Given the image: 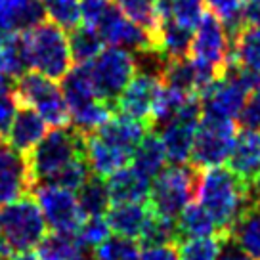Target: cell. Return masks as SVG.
<instances>
[{
    "label": "cell",
    "mask_w": 260,
    "mask_h": 260,
    "mask_svg": "<svg viewBox=\"0 0 260 260\" xmlns=\"http://www.w3.org/2000/svg\"><path fill=\"white\" fill-rule=\"evenodd\" d=\"M197 199L214 220L218 236L228 239L239 214L251 205L247 182L222 165L201 171Z\"/></svg>",
    "instance_id": "1"
},
{
    "label": "cell",
    "mask_w": 260,
    "mask_h": 260,
    "mask_svg": "<svg viewBox=\"0 0 260 260\" xmlns=\"http://www.w3.org/2000/svg\"><path fill=\"white\" fill-rule=\"evenodd\" d=\"M19 44L25 69L31 67L52 81H61L73 67L67 31L52 21L42 19L41 23L19 32Z\"/></svg>",
    "instance_id": "2"
},
{
    "label": "cell",
    "mask_w": 260,
    "mask_h": 260,
    "mask_svg": "<svg viewBox=\"0 0 260 260\" xmlns=\"http://www.w3.org/2000/svg\"><path fill=\"white\" fill-rule=\"evenodd\" d=\"M84 157V134L73 126L54 128L27 153L35 186L48 184L71 162Z\"/></svg>",
    "instance_id": "3"
},
{
    "label": "cell",
    "mask_w": 260,
    "mask_h": 260,
    "mask_svg": "<svg viewBox=\"0 0 260 260\" xmlns=\"http://www.w3.org/2000/svg\"><path fill=\"white\" fill-rule=\"evenodd\" d=\"M199 176L201 171L193 165H174L169 169L165 167L153 178L149 189L147 201L151 209L165 218L176 220L180 212L191 203V199L197 197Z\"/></svg>",
    "instance_id": "4"
},
{
    "label": "cell",
    "mask_w": 260,
    "mask_h": 260,
    "mask_svg": "<svg viewBox=\"0 0 260 260\" xmlns=\"http://www.w3.org/2000/svg\"><path fill=\"white\" fill-rule=\"evenodd\" d=\"M17 106L32 107L48 122V126L63 128L71 126V115L57 81H52L37 71H23L14 79Z\"/></svg>",
    "instance_id": "5"
},
{
    "label": "cell",
    "mask_w": 260,
    "mask_h": 260,
    "mask_svg": "<svg viewBox=\"0 0 260 260\" xmlns=\"http://www.w3.org/2000/svg\"><path fill=\"white\" fill-rule=\"evenodd\" d=\"M0 226L12 252L37 249L44 236L48 234V226L42 216L41 207L31 193L2 207Z\"/></svg>",
    "instance_id": "6"
},
{
    "label": "cell",
    "mask_w": 260,
    "mask_h": 260,
    "mask_svg": "<svg viewBox=\"0 0 260 260\" xmlns=\"http://www.w3.org/2000/svg\"><path fill=\"white\" fill-rule=\"evenodd\" d=\"M88 67L98 98L115 106L117 98L138 73V57L128 50L109 46L102 50Z\"/></svg>",
    "instance_id": "7"
},
{
    "label": "cell",
    "mask_w": 260,
    "mask_h": 260,
    "mask_svg": "<svg viewBox=\"0 0 260 260\" xmlns=\"http://www.w3.org/2000/svg\"><path fill=\"white\" fill-rule=\"evenodd\" d=\"M187 57L211 69L216 77H222L232 63V37L224 23L211 12L205 14L195 27Z\"/></svg>",
    "instance_id": "8"
},
{
    "label": "cell",
    "mask_w": 260,
    "mask_h": 260,
    "mask_svg": "<svg viewBox=\"0 0 260 260\" xmlns=\"http://www.w3.org/2000/svg\"><path fill=\"white\" fill-rule=\"evenodd\" d=\"M236 136L237 126L234 119L203 113L195 132L193 147H191V159H189L191 165L195 169L203 171L228 161Z\"/></svg>",
    "instance_id": "9"
},
{
    "label": "cell",
    "mask_w": 260,
    "mask_h": 260,
    "mask_svg": "<svg viewBox=\"0 0 260 260\" xmlns=\"http://www.w3.org/2000/svg\"><path fill=\"white\" fill-rule=\"evenodd\" d=\"M32 189H35L32 197L41 207L50 232L79 234L86 216L82 212L75 191L61 186H54V184H37Z\"/></svg>",
    "instance_id": "10"
},
{
    "label": "cell",
    "mask_w": 260,
    "mask_h": 260,
    "mask_svg": "<svg viewBox=\"0 0 260 260\" xmlns=\"http://www.w3.org/2000/svg\"><path fill=\"white\" fill-rule=\"evenodd\" d=\"M203 117V107L199 98H189L180 107L176 115L162 124L161 142L167 151V159L174 165H186L191 159L195 132Z\"/></svg>",
    "instance_id": "11"
},
{
    "label": "cell",
    "mask_w": 260,
    "mask_h": 260,
    "mask_svg": "<svg viewBox=\"0 0 260 260\" xmlns=\"http://www.w3.org/2000/svg\"><path fill=\"white\" fill-rule=\"evenodd\" d=\"M162 82L161 77L149 71H140L128 82V86L122 90L117 98L115 107L117 111L130 115L138 121H144L151 128V119L157 106V100L161 96Z\"/></svg>",
    "instance_id": "12"
},
{
    "label": "cell",
    "mask_w": 260,
    "mask_h": 260,
    "mask_svg": "<svg viewBox=\"0 0 260 260\" xmlns=\"http://www.w3.org/2000/svg\"><path fill=\"white\" fill-rule=\"evenodd\" d=\"M96 31L102 37L104 44H109L115 48H124L128 52H136V54L155 52L151 35L144 27L130 21L115 4L106 14V17L100 21Z\"/></svg>",
    "instance_id": "13"
},
{
    "label": "cell",
    "mask_w": 260,
    "mask_h": 260,
    "mask_svg": "<svg viewBox=\"0 0 260 260\" xmlns=\"http://www.w3.org/2000/svg\"><path fill=\"white\" fill-rule=\"evenodd\" d=\"M35 187L27 155L0 140V207L31 193Z\"/></svg>",
    "instance_id": "14"
},
{
    "label": "cell",
    "mask_w": 260,
    "mask_h": 260,
    "mask_svg": "<svg viewBox=\"0 0 260 260\" xmlns=\"http://www.w3.org/2000/svg\"><path fill=\"white\" fill-rule=\"evenodd\" d=\"M149 128L144 121H138V119H134V117H130V115H124L121 111H117L113 113L109 119H107L96 132H92V134H96L100 138L107 142L109 146L117 147V149H122V151H126V153L134 155L136 151V147L142 144V140L146 138V134L149 132Z\"/></svg>",
    "instance_id": "15"
},
{
    "label": "cell",
    "mask_w": 260,
    "mask_h": 260,
    "mask_svg": "<svg viewBox=\"0 0 260 260\" xmlns=\"http://www.w3.org/2000/svg\"><path fill=\"white\" fill-rule=\"evenodd\" d=\"M151 214H153V209L149 201L115 203L107 209L106 220L111 228V234L140 241Z\"/></svg>",
    "instance_id": "16"
},
{
    "label": "cell",
    "mask_w": 260,
    "mask_h": 260,
    "mask_svg": "<svg viewBox=\"0 0 260 260\" xmlns=\"http://www.w3.org/2000/svg\"><path fill=\"white\" fill-rule=\"evenodd\" d=\"M84 157L90 172L102 180H107L132 161L130 153L109 146L96 134H84Z\"/></svg>",
    "instance_id": "17"
},
{
    "label": "cell",
    "mask_w": 260,
    "mask_h": 260,
    "mask_svg": "<svg viewBox=\"0 0 260 260\" xmlns=\"http://www.w3.org/2000/svg\"><path fill=\"white\" fill-rule=\"evenodd\" d=\"M48 132V122L41 117L39 111L32 107L17 106V111L14 115V121L8 128V142L12 147H16L21 153H29Z\"/></svg>",
    "instance_id": "18"
},
{
    "label": "cell",
    "mask_w": 260,
    "mask_h": 260,
    "mask_svg": "<svg viewBox=\"0 0 260 260\" xmlns=\"http://www.w3.org/2000/svg\"><path fill=\"white\" fill-rule=\"evenodd\" d=\"M228 169L241 180L251 182L260 172V132L249 128L239 130L228 155Z\"/></svg>",
    "instance_id": "19"
},
{
    "label": "cell",
    "mask_w": 260,
    "mask_h": 260,
    "mask_svg": "<svg viewBox=\"0 0 260 260\" xmlns=\"http://www.w3.org/2000/svg\"><path fill=\"white\" fill-rule=\"evenodd\" d=\"M42 19L41 0H0V37L19 35Z\"/></svg>",
    "instance_id": "20"
},
{
    "label": "cell",
    "mask_w": 260,
    "mask_h": 260,
    "mask_svg": "<svg viewBox=\"0 0 260 260\" xmlns=\"http://www.w3.org/2000/svg\"><path fill=\"white\" fill-rule=\"evenodd\" d=\"M107 191L111 205L115 203H138L147 201L149 189H151V180L146 178L142 172H138L134 167H122L106 180Z\"/></svg>",
    "instance_id": "21"
},
{
    "label": "cell",
    "mask_w": 260,
    "mask_h": 260,
    "mask_svg": "<svg viewBox=\"0 0 260 260\" xmlns=\"http://www.w3.org/2000/svg\"><path fill=\"white\" fill-rule=\"evenodd\" d=\"M230 241L252 260H260V205H249L239 214L230 230Z\"/></svg>",
    "instance_id": "22"
},
{
    "label": "cell",
    "mask_w": 260,
    "mask_h": 260,
    "mask_svg": "<svg viewBox=\"0 0 260 260\" xmlns=\"http://www.w3.org/2000/svg\"><path fill=\"white\" fill-rule=\"evenodd\" d=\"M232 61L260 75V27L243 23L232 35Z\"/></svg>",
    "instance_id": "23"
},
{
    "label": "cell",
    "mask_w": 260,
    "mask_h": 260,
    "mask_svg": "<svg viewBox=\"0 0 260 260\" xmlns=\"http://www.w3.org/2000/svg\"><path fill=\"white\" fill-rule=\"evenodd\" d=\"M39 254L44 260H88V247L77 234H57L50 232L39 243Z\"/></svg>",
    "instance_id": "24"
},
{
    "label": "cell",
    "mask_w": 260,
    "mask_h": 260,
    "mask_svg": "<svg viewBox=\"0 0 260 260\" xmlns=\"http://www.w3.org/2000/svg\"><path fill=\"white\" fill-rule=\"evenodd\" d=\"M167 151L161 142V136L149 130L146 134V138L142 140V144L136 147V151L132 155V167L138 172H142L146 178H149L153 182V178L159 172L165 169L167 165Z\"/></svg>",
    "instance_id": "25"
},
{
    "label": "cell",
    "mask_w": 260,
    "mask_h": 260,
    "mask_svg": "<svg viewBox=\"0 0 260 260\" xmlns=\"http://www.w3.org/2000/svg\"><path fill=\"white\" fill-rule=\"evenodd\" d=\"M157 14L159 19H171L195 31L205 16V0H157Z\"/></svg>",
    "instance_id": "26"
},
{
    "label": "cell",
    "mask_w": 260,
    "mask_h": 260,
    "mask_svg": "<svg viewBox=\"0 0 260 260\" xmlns=\"http://www.w3.org/2000/svg\"><path fill=\"white\" fill-rule=\"evenodd\" d=\"M176 230H178V241L189 237L218 236L214 220L199 203H189L180 212L176 218Z\"/></svg>",
    "instance_id": "27"
},
{
    "label": "cell",
    "mask_w": 260,
    "mask_h": 260,
    "mask_svg": "<svg viewBox=\"0 0 260 260\" xmlns=\"http://www.w3.org/2000/svg\"><path fill=\"white\" fill-rule=\"evenodd\" d=\"M75 193H77L79 205H81V209L86 218L88 216H104L107 209L111 207V199H109L106 180L98 178L94 174H90L88 180Z\"/></svg>",
    "instance_id": "28"
},
{
    "label": "cell",
    "mask_w": 260,
    "mask_h": 260,
    "mask_svg": "<svg viewBox=\"0 0 260 260\" xmlns=\"http://www.w3.org/2000/svg\"><path fill=\"white\" fill-rule=\"evenodd\" d=\"M230 241L222 236L189 237L176 243L178 260H218L224 243Z\"/></svg>",
    "instance_id": "29"
},
{
    "label": "cell",
    "mask_w": 260,
    "mask_h": 260,
    "mask_svg": "<svg viewBox=\"0 0 260 260\" xmlns=\"http://www.w3.org/2000/svg\"><path fill=\"white\" fill-rule=\"evenodd\" d=\"M69 50L71 57L77 65L90 63L98 57V54L104 50V41L98 35V31L90 29L86 25H79L77 29L69 31Z\"/></svg>",
    "instance_id": "30"
},
{
    "label": "cell",
    "mask_w": 260,
    "mask_h": 260,
    "mask_svg": "<svg viewBox=\"0 0 260 260\" xmlns=\"http://www.w3.org/2000/svg\"><path fill=\"white\" fill-rule=\"evenodd\" d=\"M113 2L130 21H134L136 25L144 27L151 35L155 44V32H157V27H159L157 0H113Z\"/></svg>",
    "instance_id": "31"
},
{
    "label": "cell",
    "mask_w": 260,
    "mask_h": 260,
    "mask_svg": "<svg viewBox=\"0 0 260 260\" xmlns=\"http://www.w3.org/2000/svg\"><path fill=\"white\" fill-rule=\"evenodd\" d=\"M44 16L63 31H73L81 25V0H41Z\"/></svg>",
    "instance_id": "32"
},
{
    "label": "cell",
    "mask_w": 260,
    "mask_h": 260,
    "mask_svg": "<svg viewBox=\"0 0 260 260\" xmlns=\"http://www.w3.org/2000/svg\"><path fill=\"white\" fill-rule=\"evenodd\" d=\"M142 249L136 239L122 236H109L94 249V260H140Z\"/></svg>",
    "instance_id": "33"
},
{
    "label": "cell",
    "mask_w": 260,
    "mask_h": 260,
    "mask_svg": "<svg viewBox=\"0 0 260 260\" xmlns=\"http://www.w3.org/2000/svg\"><path fill=\"white\" fill-rule=\"evenodd\" d=\"M25 71L23 54L19 44V35L0 37V75L17 79Z\"/></svg>",
    "instance_id": "34"
},
{
    "label": "cell",
    "mask_w": 260,
    "mask_h": 260,
    "mask_svg": "<svg viewBox=\"0 0 260 260\" xmlns=\"http://www.w3.org/2000/svg\"><path fill=\"white\" fill-rule=\"evenodd\" d=\"M245 2L247 0H205L211 14H214L224 23L230 37L245 23Z\"/></svg>",
    "instance_id": "35"
},
{
    "label": "cell",
    "mask_w": 260,
    "mask_h": 260,
    "mask_svg": "<svg viewBox=\"0 0 260 260\" xmlns=\"http://www.w3.org/2000/svg\"><path fill=\"white\" fill-rule=\"evenodd\" d=\"M16 111L17 100L16 90H14V79L0 75V140L6 138Z\"/></svg>",
    "instance_id": "36"
},
{
    "label": "cell",
    "mask_w": 260,
    "mask_h": 260,
    "mask_svg": "<svg viewBox=\"0 0 260 260\" xmlns=\"http://www.w3.org/2000/svg\"><path fill=\"white\" fill-rule=\"evenodd\" d=\"M77 236L88 249H96L100 243H104L107 237L111 236V228L107 224L106 214L104 216H88Z\"/></svg>",
    "instance_id": "37"
},
{
    "label": "cell",
    "mask_w": 260,
    "mask_h": 260,
    "mask_svg": "<svg viewBox=\"0 0 260 260\" xmlns=\"http://www.w3.org/2000/svg\"><path fill=\"white\" fill-rule=\"evenodd\" d=\"M239 122L243 124V128L260 132V84L249 92L239 111Z\"/></svg>",
    "instance_id": "38"
},
{
    "label": "cell",
    "mask_w": 260,
    "mask_h": 260,
    "mask_svg": "<svg viewBox=\"0 0 260 260\" xmlns=\"http://www.w3.org/2000/svg\"><path fill=\"white\" fill-rule=\"evenodd\" d=\"M113 0H81V19L82 23L94 29L100 25V21L106 17V14L111 10Z\"/></svg>",
    "instance_id": "39"
},
{
    "label": "cell",
    "mask_w": 260,
    "mask_h": 260,
    "mask_svg": "<svg viewBox=\"0 0 260 260\" xmlns=\"http://www.w3.org/2000/svg\"><path fill=\"white\" fill-rule=\"evenodd\" d=\"M140 260H178L176 243L169 245H153V247H144Z\"/></svg>",
    "instance_id": "40"
},
{
    "label": "cell",
    "mask_w": 260,
    "mask_h": 260,
    "mask_svg": "<svg viewBox=\"0 0 260 260\" xmlns=\"http://www.w3.org/2000/svg\"><path fill=\"white\" fill-rule=\"evenodd\" d=\"M218 260H252L249 254H245L241 249H237L232 241H226L224 247H222V252H220Z\"/></svg>",
    "instance_id": "41"
},
{
    "label": "cell",
    "mask_w": 260,
    "mask_h": 260,
    "mask_svg": "<svg viewBox=\"0 0 260 260\" xmlns=\"http://www.w3.org/2000/svg\"><path fill=\"white\" fill-rule=\"evenodd\" d=\"M245 23L260 27V0H247L245 2Z\"/></svg>",
    "instance_id": "42"
},
{
    "label": "cell",
    "mask_w": 260,
    "mask_h": 260,
    "mask_svg": "<svg viewBox=\"0 0 260 260\" xmlns=\"http://www.w3.org/2000/svg\"><path fill=\"white\" fill-rule=\"evenodd\" d=\"M247 189H249V201H251V205H260V172L251 182H247Z\"/></svg>",
    "instance_id": "43"
},
{
    "label": "cell",
    "mask_w": 260,
    "mask_h": 260,
    "mask_svg": "<svg viewBox=\"0 0 260 260\" xmlns=\"http://www.w3.org/2000/svg\"><path fill=\"white\" fill-rule=\"evenodd\" d=\"M12 256V251H10L8 243H6V237H4V232H2V226H0V260L10 258Z\"/></svg>",
    "instance_id": "44"
}]
</instances>
